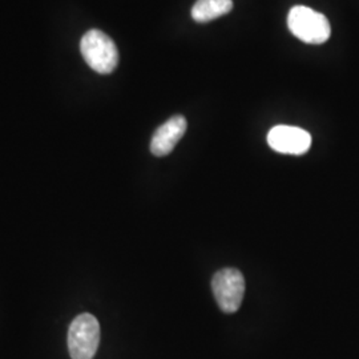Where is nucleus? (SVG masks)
<instances>
[{
  "mask_svg": "<svg viewBox=\"0 0 359 359\" xmlns=\"http://www.w3.org/2000/svg\"><path fill=\"white\" fill-rule=\"evenodd\" d=\"M287 27L295 38L306 44H322L332 35L327 18L305 6H294L289 11Z\"/></svg>",
  "mask_w": 359,
  "mask_h": 359,
  "instance_id": "f03ea898",
  "label": "nucleus"
},
{
  "mask_svg": "<svg viewBox=\"0 0 359 359\" xmlns=\"http://www.w3.org/2000/svg\"><path fill=\"white\" fill-rule=\"evenodd\" d=\"M100 344V325L88 313L76 317L68 330V348L72 359H93Z\"/></svg>",
  "mask_w": 359,
  "mask_h": 359,
  "instance_id": "7ed1b4c3",
  "label": "nucleus"
},
{
  "mask_svg": "<svg viewBox=\"0 0 359 359\" xmlns=\"http://www.w3.org/2000/svg\"><path fill=\"white\" fill-rule=\"evenodd\" d=\"M270 148L278 154H306L311 147V136L305 129L290 126H277L268 133Z\"/></svg>",
  "mask_w": 359,
  "mask_h": 359,
  "instance_id": "39448f33",
  "label": "nucleus"
},
{
  "mask_svg": "<svg viewBox=\"0 0 359 359\" xmlns=\"http://www.w3.org/2000/svg\"><path fill=\"white\" fill-rule=\"evenodd\" d=\"M231 0H197L192 7L193 20L208 23L231 13Z\"/></svg>",
  "mask_w": 359,
  "mask_h": 359,
  "instance_id": "0eeeda50",
  "label": "nucleus"
},
{
  "mask_svg": "<svg viewBox=\"0 0 359 359\" xmlns=\"http://www.w3.org/2000/svg\"><path fill=\"white\" fill-rule=\"evenodd\" d=\"M212 292L224 313H236L244 299L245 280L240 270L225 268L218 270L212 278Z\"/></svg>",
  "mask_w": 359,
  "mask_h": 359,
  "instance_id": "20e7f679",
  "label": "nucleus"
},
{
  "mask_svg": "<svg viewBox=\"0 0 359 359\" xmlns=\"http://www.w3.org/2000/svg\"><path fill=\"white\" fill-rule=\"evenodd\" d=\"M80 51L87 65L97 74H111L118 65L115 41L100 29H90L81 38Z\"/></svg>",
  "mask_w": 359,
  "mask_h": 359,
  "instance_id": "f257e3e1",
  "label": "nucleus"
},
{
  "mask_svg": "<svg viewBox=\"0 0 359 359\" xmlns=\"http://www.w3.org/2000/svg\"><path fill=\"white\" fill-rule=\"evenodd\" d=\"M187 118L184 116H173L154 132L151 142V152L157 157H164L170 154L177 142L187 132Z\"/></svg>",
  "mask_w": 359,
  "mask_h": 359,
  "instance_id": "423d86ee",
  "label": "nucleus"
}]
</instances>
